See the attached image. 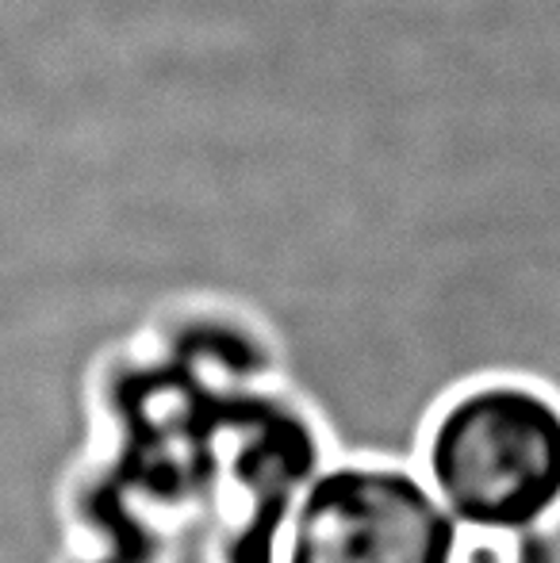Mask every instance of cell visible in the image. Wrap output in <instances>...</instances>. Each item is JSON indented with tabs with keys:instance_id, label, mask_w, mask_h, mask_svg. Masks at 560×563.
<instances>
[{
	"instance_id": "obj_1",
	"label": "cell",
	"mask_w": 560,
	"mask_h": 563,
	"mask_svg": "<svg viewBox=\"0 0 560 563\" xmlns=\"http://www.w3.org/2000/svg\"><path fill=\"white\" fill-rule=\"evenodd\" d=\"M422 475L457 521L546 526L560 510V402L526 379H480L438 410Z\"/></svg>"
},
{
	"instance_id": "obj_2",
	"label": "cell",
	"mask_w": 560,
	"mask_h": 563,
	"mask_svg": "<svg viewBox=\"0 0 560 563\" xmlns=\"http://www.w3.org/2000/svg\"><path fill=\"white\" fill-rule=\"evenodd\" d=\"M453 529L419 467L330 460L292 514L281 563H446Z\"/></svg>"
},
{
	"instance_id": "obj_3",
	"label": "cell",
	"mask_w": 560,
	"mask_h": 563,
	"mask_svg": "<svg viewBox=\"0 0 560 563\" xmlns=\"http://www.w3.org/2000/svg\"><path fill=\"white\" fill-rule=\"evenodd\" d=\"M446 563H560L553 526H480L457 521Z\"/></svg>"
}]
</instances>
